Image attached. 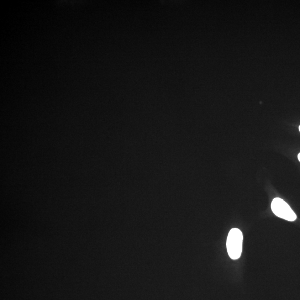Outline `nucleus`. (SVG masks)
Instances as JSON below:
<instances>
[{
	"instance_id": "obj_1",
	"label": "nucleus",
	"mask_w": 300,
	"mask_h": 300,
	"mask_svg": "<svg viewBox=\"0 0 300 300\" xmlns=\"http://www.w3.org/2000/svg\"><path fill=\"white\" fill-rule=\"evenodd\" d=\"M243 242V235L239 229L233 228L230 231L226 241V247L231 259H239L241 257Z\"/></svg>"
},
{
	"instance_id": "obj_2",
	"label": "nucleus",
	"mask_w": 300,
	"mask_h": 300,
	"mask_svg": "<svg viewBox=\"0 0 300 300\" xmlns=\"http://www.w3.org/2000/svg\"><path fill=\"white\" fill-rule=\"evenodd\" d=\"M271 207L273 213L279 218L289 222H294L297 219L296 214L294 213L290 206L281 198L273 199Z\"/></svg>"
},
{
	"instance_id": "obj_3",
	"label": "nucleus",
	"mask_w": 300,
	"mask_h": 300,
	"mask_svg": "<svg viewBox=\"0 0 300 300\" xmlns=\"http://www.w3.org/2000/svg\"><path fill=\"white\" fill-rule=\"evenodd\" d=\"M298 160H299V162H300V153H299V154H298Z\"/></svg>"
},
{
	"instance_id": "obj_4",
	"label": "nucleus",
	"mask_w": 300,
	"mask_h": 300,
	"mask_svg": "<svg viewBox=\"0 0 300 300\" xmlns=\"http://www.w3.org/2000/svg\"><path fill=\"white\" fill-rule=\"evenodd\" d=\"M299 131H300V126H299Z\"/></svg>"
}]
</instances>
